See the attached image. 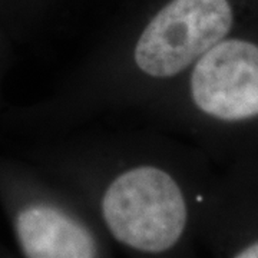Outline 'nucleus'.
Segmentation results:
<instances>
[{
    "label": "nucleus",
    "instance_id": "nucleus-4",
    "mask_svg": "<svg viewBox=\"0 0 258 258\" xmlns=\"http://www.w3.org/2000/svg\"><path fill=\"white\" fill-rule=\"evenodd\" d=\"M13 13L8 23V30L12 36L25 37L28 35L29 26L33 20H37L40 15L50 6L53 0H13Z\"/></svg>",
    "mask_w": 258,
    "mask_h": 258
},
{
    "label": "nucleus",
    "instance_id": "nucleus-3",
    "mask_svg": "<svg viewBox=\"0 0 258 258\" xmlns=\"http://www.w3.org/2000/svg\"><path fill=\"white\" fill-rule=\"evenodd\" d=\"M0 189L15 198L13 228L25 258H98L91 227L43 194V172L16 154H0Z\"/></svg>",
    "mask_w": 258,
    "mask_h": 258
},
{
    "label": "nucleus",
    "instance_id": "nucleus-5",
    "mask_svg": "<svg viewBox=\"0 0 258 258\" xmlns=\"http://www.w3.org/2000/svg\"><path fill=\"white\" fill-rule=\"evenodd\" d=\"M10 39L12 36L3 25H0V122L2 116L5 113L3 109V82L5 76L8 74L10 64V57H12V46H10Z\"/></svg>",
    "mask_w": 258,
    "mask_h": 258
},
{
    "label": "nucleus",
    "instance_id": "nucleus-2",
    "mask_svg": "<svg viewBox=\"0 0 258 258\" xmlns=\"http://www.w3.org/2000/svg\"><path fill=\"white\" fill-rule=\"evenodd\" d=\"M225 164L258 155V22L207 50L166 92L137 113Z\"/></svg>",
    "mask_w": 258,
    "mask_h": 258
},
{
    "label": "nucleus",
    "instance_id": "nucleus-1",
    "mask_svg": "<svg viewBox=\"0 0 258 258\" xmlns=\"http://www.w3.org/2000/svg\"><path fill=\"white\" fill-rule=\"evenodd\" d=\"M16 155L43 171H72L101 182L99 211L115 240L161 255L189 224V175L211 164L198 148L165 132H83L30 138Z\"/></svg>",
    "mask_w": 258,
    "mask_h": 258
},
{
    "label": "nucleus",
    "instance_id": "nucleus-6",
    "mask_svg": "<svg viewBox=\"0 0 258 258\" xmlns=\"http://www.w3.org/2000/svg\"><path fill=\"white\" fill-rule=\"evenodd\" d=\"M231 258H258V234L238 247Z\"/></svg>",
    "mask_w": 258,
    "mask_h": 258
}]
</instances>
